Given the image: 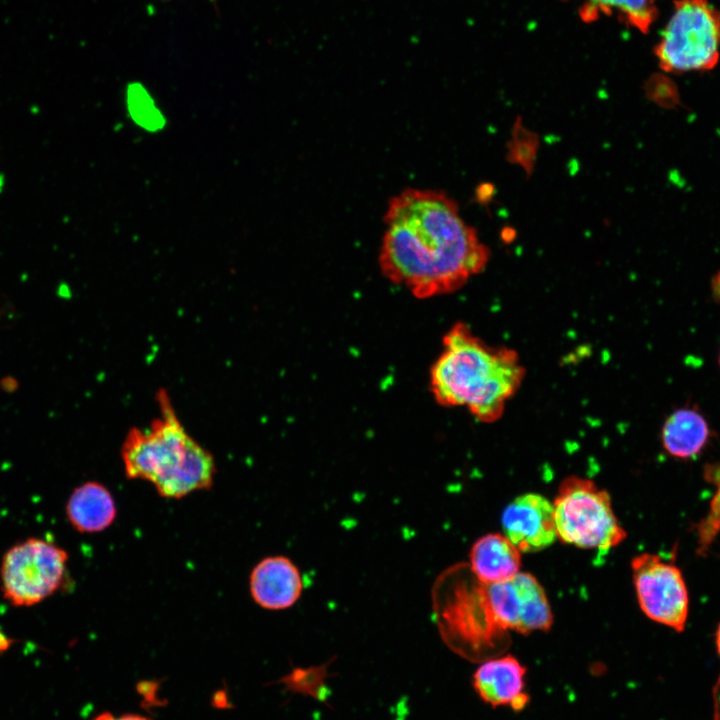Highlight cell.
<instances>
[{
	"label": "cell",
	"instance_id": "1",
	"mask_svg": "<svg viewBox=\"0 0 720 720\" xmlns=\"http://www.w3.org/2000/svg\"><path fill=\"white\" fill-rule=\"evenodd\" d=\"M384 223L380 270L418 299L457 291L489 261V249L442 191H401L389 201Z\"/></svg>",
	"mask_w": 720,
	"mask_h": 720
},
{
	"label": "cell",
	"instance_id": "2",
	"mask_svg": "<svg viewBox=\"0 0 720 720\" xmlns=\"http://www.w3.org/2000/svg\"><path fill=\"white\" fill-rule=\"evenodd\" d=\"M524 378L525 367L515 350L488 344L466 323L457 322L443 336L429 386L440 406L465 408L477 421L491 424L504 415Z\"/></svg>",
	"mask_w": 720,
	"mask_h": 720
},
{
	"label": "cell",
	"instance_id": "3",
	"mask_svg": "<svg viewBox=\"0 0 720 720\" xmlns=\"http://www.w3.org/2000/svg\"><path fill=\"white\" fill-rule=\"evenodd\" d=\"M156 400L159 417L144 429L129 430L122 444L126 477L152 483L168 499L209 489L216 474L212 454L186 432L166 391Z\"/></svg>",
	"mask_w": 720,
	"mask_h": 720
},
{
	"label": "cell",
	"instance_id": "4",
	"mask_svg": "<svg viewBox=\"0 0 720 720\" xmlns=\"http://www.w3.org/2000/svg\"><path fill=\"white\" fill-rule=\"evenodd\" d=\"M473 574V573H472ZM448 585L441 577L434 590V608L444 641L469 659L486 660L504 646L505 632L495 621L485 584L474 575L472 583Z\"/></svg>",
	"mask_w": 720,
	"mask_h": 720
},
{
	"label": "cell",
	"instance_id": "5",
	"mask_svg": "<svg viewBox=\"0 0 720 720\" xmlns=\"http://www.w3.org/2000/svg\"><path fill=\"white\" fill-rule=\"evenodd\" d=\"M553 507L557 537L564 543L606 553L626 537L609 494L592 480L578 476L564 479Z\"/></svg>",
	"mask_w": 720,
	"mask_h": 720
},
{
	"label": "cell",
	"instance_id": "6",
	"mask_svg": "<svg viewBox=\"0 0 720 720\" xmlns=\"http://www.w3.org/2000/svg\"><path fill=\"white\" fill-rule=\"evenodd\" d=\"M720 12L707 0H676L655 47L662 70L707 71L720 56Z\"/></svg>",
	"mask_w": 720,
	"mask_h": 720
},
{
	"label": "cell",
	"instance_id": "7",
	"mask_svg": "<svg viewBox=\"0 0 720 720\" xmlns=\"http://www.w3.org/2000/svg\"><path fill=\"white\" fill-rule=\"evenodd\" d=\"M67 562V552L49 540L32 537L16 543L1 562L4 598L16 607L42 602L63 586Z\"/></svg>",
	"mask_w": 720,
	"mask_h": 720
},
{
	"label": "cell",
	"instance_id": "8",
	"mask_svg": "<svg viewBox=\"0 0 720 720\" xmlns=\"http://www.w3.org/2000/svg\"><path fill=\"white\" fill-rule=\"evenodd\" d=\"M631 566L637 600L644 614L655 622L683 631L689 597L680 569L651 553L637 555Z\"/></svg>",
	"mask_w": 720,
	"mask_h": 720
},
{
	"label": "cell",
	"instance_id": "9",
	"mask_svg": "<svg viewBox=\"0 0 720 720\" xmlns=\"http://www.w3.org/2000/svg\"><path fill=\"white\" fill-rule=\"evenodd\" d=\"M485 593L495 621L506 631H546L553 623L545 591L529 573L518 572L504 582L485 584Z\"/></svg>",
	"mask_w": 720,
	"mask_h": 720
},
{
	"label": "cell",
	"instance_id": "10",
	"mask_svg": "<svg viewBox=\"0 0 720 720\" xmlns=\"http://www.w3.org/2000/svg\"><path fill=\"white\" fill-rule=\"evenodd\" d=\"M504 535L520 552H536L557 538L554 507L544 496L526 493L516 497L501 517Z\"/></svg>",
	"mask_w": 720,
	"mask_h": 720
},
{
	"label": "cell",
	"instance_id": "11",
	"mask_svg": "<svg viewBox=\"0 0 720 720\" xmlns=\"http://www.w3.org/2000/svg\"><path fill=\"white\" fill-rule=\"evenodd\" d=\"M526 669L512 655L482 661L473 674V688L480 699L492 707L509 706L523 710L529 697L525 693Z\"/></svg>",
	"mask_w": 720,
	"mask_h": 720
},
{
	"label": "cell",
	"instance_id": "12",
	"mask_svg": "<svg viewBox=\"0 0 720 720\" xmlns=\"http://www.w3.org/2000/svg\"><path fill=\"white\" fill-rule=\"evenodd\" d=\"M249 589L255 603L268 610L292 607L303 591L302 575L286 556H269L259 561L249 578Z\"/></svg>",
	"mask_w": 720,
	"mask_h": 720
},
{
	"label": "cell",
	"instance_id": "13",
	"mask_svg": "<svg viewBox=\"0 0 720 720\" xmlns=\"http://www.w3.org/2000/svg\"><path fill=\"white\" fill-rule=\"evenodd\" d=\"M66 516L80 533H97L115 520L117 508L111 492L101 483L89 481L76 487L69 496Z\"/></svg>",
	"mask_w": 720,
	"mask_h": 720
},
{
	"label": "cell",
	"instance_id": "14",
	"mask_svg": "<svg viewBox=\"0 0 720 720\" xmlns=\"http://www.w3.org/2000/svg\"><path fill=\"white\" fill-rule=\"evenodd\" d=\"M469 559L471 572L486 585L511 579L519 572L521 564L518 548L499 533L479 538L472 546Z\"/></svg>",
	"mask_w": 720,
	"mask_h": 720
},
{
	"label": "cell",
	"instance_id": "15",
	"mask_svg": "<svg viewBox=\"0 0 720 720\" xmlns=\"http://www.w3.org/2000/svg\"><path fill=\"white\" fill-rule=\"evenodd\" d=\"M710 429L703 415L693 408H680L665 420L661 440L664 449L677 458H692L706 445Z\"/></svg>",
	"mask_w": 720,
	"mask_h": 720
},
{
	"label": "cell",
	"instance_id": "16",
	"mask_svg": "<svg viewBox=\"0 0 720 720\" xmlns=\"http://www.w3.org/2000/svg\"><path fill=\"white\" fill-rule=\"evenodd\" d=\"M600 14H617L626 24L645 33L657 17L656 0H584L580 15L593 21Z\"/></svg>",
	"mask_w": 720,
	"mask_h": 720
},
{
	"label": "cell",
	"instance_id": "17",
	"mask_svg": "<svg viewBox=\"0 0 720 720\" xmlns=\"http://www.w3.org/2000/svg\"><path fill=\"white\" fill-rule=\"evenodd\" d=\"M124 106L130 121L146 133L162 132L168 124L166 114L141 82H130L126 86Z\"/></svg>",
	"mask_w": 720,
	"mask_h": 720
},
{
	"label": "cell",
	"instance_id": "18",
	"mask_svg": "<svg viewBox=\"0 0 720 720\" xmlns=\"http://www.w3.org/2000/svg\"><path fill=\"white\" fill-rule=\"evenodd\" d=\"M706 482L714 486L715 491L709 509L696 525L698 555L705 556L720 532V462L704 466Z\"/></svg>",
	"mask_w": 720,
	"mask_h": 720
},
{
	"label": "cell",
	"instance_id": "19",
	"mask_svg": "<svg viewBox=\"0 0 720 720\" xmlns=\"http://www.w3.org/2000/svg\"><path fill=\"white\" fill-rule=\"evenodd\" d=\"M157 687L156 682L144 681L138 685V691L144 696L146 701L154 703L156 701Z\"/></svg>",
	"mask_w": 720,
	"mask_h": 720
},
{
	"label": "cell",
	"instance_id": "20",
	"mask_svg": "<svg viewBox=\"0 0 720 720\" xmlns=\"http://www.w3.org/2000/svg\"><path fill=\"white\" fill-rule=\"evenodd\" d=\"M93 720H151L145 716L137 714H123L121 716H115L110 712H103L99 714Z\"/></svg>",
	"mask_w": 720,
	"mask_h": 720
},
{
	"label": "cell",
	"instance_id": "21",
	"mask_svg": "<svg viewBox=\"0 0 720 720\" xmlns=\"http://www.w3.org/2000/svg\"><path fill=\"white\" fill-rule=\"evenodd\" d=\"M214 704L218 707L221 705L222 707H225V704H227V696L224 694V692H217L214 696Z\"/></svg>",
	"mask_w": 720,
	"mask_h": 720
},
{
	"label": "cell",
	"instance_id": "22",
	"mask_svg": "<svg viewBox=\"0 0 720 720\" xmlns=\"http://www.w3.org/2000/svg\"><path fill=\"white\" fill-rule=\"evenodd\" d=\"M715 639H716L717 651L720 655V624L718 625V628L716 630Z\"/></svg>",
	"mask_w": 720,
	"mask_h": 720
},
{
	"label": "cell",
	"instance_id": "23",
	"mask_svg": "<svg viewBox=\"0 0 720 720\" xmlns=\"http://www.w3.org/2000/svg\"><path fill=\"white\" fill-rule=\"evenodd\" d=\"M719 361H720V359H719Z\"/></svg>",
	"mask_w": 720,
	"mask_h": 720
}]
</instances>
